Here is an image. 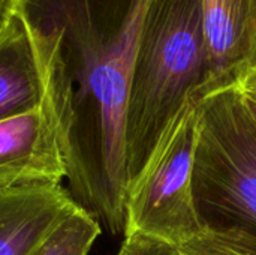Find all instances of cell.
<instances>
[{
	"mask_svg": "<svg viewBox=\"0 0 256 255\" xmlns=\"http://www.w3.org/2000/svg\"><path fill=\"white\" fill-rule=\"evenodd\" d=\"M63 179L66 165L46 104L0 122V191Z\"/></svg>",
	"mask_w": 256,
	"mask_h": 255,
	"instance_id": "cell-4",
	"label": "cell"
},
{
	"mask_svg": "<svg viewBox=\"0 0 256 255\" xmlns=\"http://www.w3.org/2000/svg\"><path fill=\"white\" fill-rule=\"evenodd\" d=\"M78 207L63 185L0 191V255H30Z\"/></svg>",
	"mask_w": 256,
	"mask_h": 255,
	"instance_id": "cell-6",
	"label": "cell"
},
{
	"mask_svg": "<svg viewBox=\"0 0 256 255\" xmlns=\"http://www.w3.org/2000/svg\"><path fill=\"white\" fill-rule=\"evenodd\" d=\"M12 3L14 0H0V32L12 17Z\"/></svg>",
	"mask_w": 256,
	"mask_h": 255,
	"instance_id": "cell-12",
	"label": "cell"
},
{
	"mask_svg": "<svg viewBox=\"0 0 256 255\" xmlns=\"http://www.w3.org/2000/svg\"><path fill=\"white\" fill-rule=\"evenodd\" d=\"M44 104L45 86L32 41L12 15L0 32V122Z\"/></svg>",
	"mask_w": 256,
	"mask_h": 255,
	"instance_id": "cell-7",
	"label": "cell"
},
{
	"mask_svg": "<svg viewBox=\"0 0 256 255\" xmlns=\"http://www.w3.org/2000/svg\"><path fill=\"white\" fill-rule=\"evenodd\" d=\"M208 77L201 0H148L132 68L126 114V171L138 177L170 120ZM129 189V188H128Z\"/></svg>",
	"mask_w": 256,
	"mask_h": 255,
	"instance_id": "cell-1",
	"label": "cell"
},
{
	"mask_svg": "<svg viewBox=\"0 0 256 255\" xmlns=\"http://www.w3.org/2000/svg\"><path fill=\"white\" fill-rule=\"evenodd\" d=\"M100 224L82 207L74 210L30 255H88L100 234Z\"/></svg>",
	"mask_w": 256,
	"mask_h": 255,
	"instance_id": "cell-8",
	"label": "cell"
},
{
	"mask_svg": "<svg viewBox=\"0 0 256 255\" xmlns=\"http://www.w3.org/2000/svg\"><path fill=\"white\" fill-rule=\"evenodd\" d=\"M117 255H174V248L164 242L135 234L124 237Z\"/></svg>",
	"mask_w": 256,
	"mask_h": 255,
	"instance_id": "cell-10",
	"label": "cell"
},
{
	"mask_svg": "<svg viewBox=\"0 0 256 255\" xmlns=\"http://www.w3.org/2000/svg\"><path fill=\"white\" fill-rule=\"evenodd\" d=\"M192 179L206 227H240L256 236V126L234 83L200 101Z\"/></svg>",
	"mask_w": 256,
	"mask_h": 255,
	"instance_id": "cell-2",
	"label": "cell"
},
{
	"mask_svg": "<svg viewBox=\"0 0 256 255\" xmlns=\"http://www.w3.org/2000/svg\"><path fill=\"white\" fill-rule=\"evenodd\" d=\"M240 101L256 126V68L249 69L234 81Z\"/></svg>",
	"mask_w": 256,
	"mask_h": 255,
	"instance_id": "cell-11",
	"label": "cell"
},
{
	"mask_svg": "<svg viewBox=\"0 0 256 255\" xmlns=\"http://www.w3.org/2000/svg\"><path fill=\"white\" fill-rule=\"evenodd\" d=\"M174 255H256V236L240 227H206Z\"/></svg>",
	"mask_w": 256,
	"mask_h": 255,
	"instance_id": "cell-9",
	"label": "cell"
},
{
	"mask_svg": "<svg viewBox=\"0 0 256 255\" xmlns=\"http://www.w3.org/2000/svg\"><path fill=\"white\" fill-rule=\"evenodd\" d=\"M201 98L188 99L170 120L129 186L124 237L138 234L177 248L204 231L192 179Z\"/></svg>",
	"mask_w": 256,
	"mask_h": 255,
	"instance_id": "cell-3",
	"label": "cell"
},
{
	"mask_svg": "<svg viewBox=\"0 0 256 255\" xmlns=\"http://www.w3.org/2000/svg\"><path fill=\"white\" fill-rule=\"evenodd\" d=\"M201 9L208 93L256 68V0H201Z\"/></svg>",
	"mask_w": 256,
	"mask_h": 255,
	"instance_id": "cell-5",
	"label": "cell"
}]
</instances>
